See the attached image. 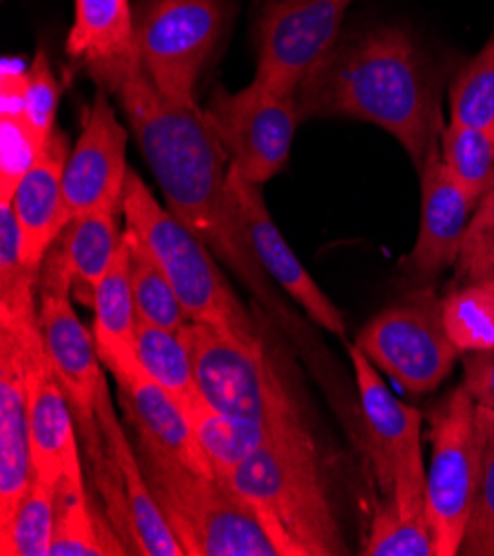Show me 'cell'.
<instances>
[{
    "mask_svg": "<svg viewBox=\"0 0 494 556\" xmlns=\"http://www.w3.org/2000/svg\"><path fill=\"white\" fill-rule=\"evenodd\" d=\"M89 78L118 98L167 208L240 277L257 304L280 324L300 326V317L273 291V280L253 255L244 219L229 189V155L202 109L164 98L147 78L138 55L89 72Z\"/></svg>",
    "mask_w": 494,
    "mask_h": 556,
    "instance_id": "cell-1",
    "label": "cell"
},
{
    "mask_svg": "<svg viewBox=\"0 0 494 556\" xmlns=\"http://www.w3.org/2000/svg\"><path fill=\"white\" fill-rule=\"evenodd\" d=\"M300 121L353 118L389 131L419 174L446 129L421 49L400 27L342 36L295 91Z\"/></svg>",
    "mask_w": 494,
    "mask_h": 556,
    "instance_id": "cell-2",
    "label": "cell"
},
{
    "mask_svg": "<svg viewBox=\"0 0 494 556\" xmlns=\"http://www.w3.org/2000/svg\"><path fill=\"white\" fill-rule=\"evenodd\" d=\"M349 357L368 432V457L381 492L362 554L434 556L426 508L421 413L389 391L355 344L349 346Z\"/></svg>",
    "mask_w": 494,
    "mask_h": 556,
    "instance_id": "cell-3",
    "label": "cell"
},
{
    "mask_svg": "<svg viewBox=\"0 0 494 556\" xmlns=\"http://www.w3.org/2000/svg\"><path fill=\"white\" fill-rule=\"evenodd\" d=\"M219 477L257 513L287 556L351 554L315 428L276 434Z\"/></svg>",
    "mask_w": 494,
    "mask_h": 556,
    "instance_id": "cell-4",
    "label": "cell"
},
{
    "mask_svg": "<svg viewBox=\"0 0 494 556\" xmlns=\"http://www.w3.org/2000/svg\"><path fill=\"white\" fill-rule=\"evenodd\" d=\"M38 313L45 349L72 406L83 451L87 481H91L106 519L136 554L127 494L121 470L106 448L98 419V402L106 383L93 332L80 321L72 304V280L61 242L49 249L38 282Z\"/></svg>",
    "mask_w": 494,
    "mask_h": 556,
    "instance_id": "cell-5",
    "label": "cell"
},
{
    "mask_svg": "<svg viewBox=\"0 0 494 556\" xmlns=\"http://www.w3.org/2000/svg\"><path fill=\"white\" fill-rule=\"evenodd\" d=\"M123 217L127 229L144 242L169 277L191 321L215 328L244 349L266 344L259 319L240 302L213 251L169 208H164L131 169L123 195Z\"/></svg>",
    "mask_w": 494,
    "mask_h": 556,
    "instance_id": "cell-6",
    "label": "cell"
},
{
    "mask_svg": "<svg viewBox=\"0 0 494 556\" xmlns=\"http://www.w3.org/2000/svg\"><path fill=\"white\" fill-rule=\"evenodd\" d=\"M134 448L155 504L185 556H287L227 479L195 472L149 451L140 441H134Z\"/></svg>",
    "mask_w": 494,
    "mask_h": 556,
    "instance_id": "cell-7",
    "label": "cell"
},
{
    "mask_svg": "<svg viewBox=\"0 0 494 556\" xmlns=\"http://www.w3.org/2000/svg\"><path fill=\"white\" fill-rule=\"evenodd\" d=\"M182 336L193 357L200 391L215 410L273 430L315 428L304 395L266 344L244 349L198 321H189Z\"/></svg>",
    "mask_w": 494,
    "mask_h": 556,
    "instance_id": "cell-8",
    "label": "cell"
},
{
    "mask_svg": "<svg viewBox=\"0 0 494 556\" xmlns=\"http://www.w3.org/2000/svg\"><path fill=\"white\" fill-rule=\"evenodd\" d=\"M225 25L219 0H144L138 8V59L164 98L198 106L195 87Z\"/></svg>",
    "mask_w": 494,
    "mask_h": 556,
    "instance_id": "cell-9",
    "label": "cell"
},
{
    "mask_svg": "<svg viewBox=\"0 0 494 556\" xmlns=\"http://www.w3.org/2000/svg\"><path fill=\"white\" fill-rule=\"evenodd\" d=\"M355 346L375 368L417 397L436 391L461 355L448 338L442 300L432 289H419L383 308L362 328Z\"/></svg>",
    "mask_w": 494,
    "mask_h": 556,
    "instance_id": "cell-10",
    "label": "cell"
},
{
    "mask_svg": "<svg viewBox=\"0 0 494 556\" xmlns=\"http://www.w3.org/2000/svg\"><path fill=\"white\" fill-rule=\"evenodd\" d=\"M432 459L426 483L428 526L434 556H455L468 528L477 475V404L464 383L430 415Z\"/></svg>",
    "mask_w": 494,
    "mask_h": 556,
    "instance_id": "cell-11",
    "label": "cell"
},
{
    "mask_svg": "<svg viewBox=\"0 0 494 556\" xmlns=\"http://www.w3.org/2000/svg\"><path fill=\"white\" fill-rule=\"evenodd\" d=\"M202 114L233 169L257 187L284 169L302 125L295 96H282L255 78L240 91L215 89Z\"/></svg>",
    "mask_w": 494,
    "mask_h": 556,
    "instance_id": "cell-12",
    "label": "cell"
},
{
    "mask_svg": "<svg viewBox=\"0 0 494 556\" xmlns=\"http://www.w3.org/2000/svg\"><path fill=\"white\" fill-rule=\"evenodd\" d=\"M355 0H266L257 23L255 80L295 96L306 76L342 38Z\"/></svg>",
    "mask_w": 494,
    "mask_h": 556,
    "instance_id": "cell-13",
    "label": "cell"
},
{
    "mask_svg": "<svg viewBox=\"0 0 494 556\" xmlns=\"http://www.w3.org/2000/svg\"><path fill=\"white\" fill-rule=\"evenodd\" d=\"M18 340L25 359L34 475L56 490L63 483L87 481L76 419L63 386L51 368L42 330Z\"/></svg>",
    "mask_w": 494,
    "mask_h": 556,
    "instance_id": "cell-14",
    "label": "cell"
},
{
    "mask_svg": "<svg viewBox=\"0 0 494 556\" xmlns=\"http://www.w3.org/2000/svg\"><path fill=\"white\" fill-rule=\"evenodd\" d=\"M106 89L98 87L85 106L83 129L65 166V206L72 217L98 206H121L129 176V134Z\"/></svg>",
    "mask_w": 494,
    "mask_h": 556,
    "instance_id": "cell-15",
    "label": "cell"
},
{
    "mask_svg": "<svg viewBox=\"0 0 494 556\" xmlns=\"http://www.w3.org/2000/svg\"><path fill=\"white\" fill-rule=\"evenodd\" d=\"M229 189L244 219L246 236L255 260L295 304H300L311 321L338 338H346V321L340 308L324 295L317 282L308 275L304 264L297 260L282 231L273 222L262 187L249 182L238 169L229 164Z\"/></svg>",
    "mask_w": 494,
    "mask_h": 556,
    "instance_id": "cell-16",
    "label": "cell"
},
{
    "mask_svg": "<svg viewBox=\"0 0 494 556\" xmlns=\"http://www.w3.org/2000/svg\"><path fill=\"white\" fill-rule=\"evenodd\" d=\"M421 182V219L410 255L402 262L404 270L419 285L432 282L436 275L455 266L470 217L477 202L451 178L434 151L419 169Z\"/></svg>",
    "mask_w": 494,
    "mask_h": 556,
    "instance_id": "cell-17",
    "label": "cell"
},
{
    "mask_svg": "<svg viewBox=\"0 0 494 556\" xmlns=\"http://www.w3.org/2000/svg\"><path fill=\"white\" fill-rule=\"evenodd\" d=\"M69 138L56 127L38 160L14 191L12 208L21 227L23 260L42 270L45 257L69 225L65 206V166L69 157Z\"/></svg>",
    "mask_w": 494,
    "mask_h": 556,
    "instance_id": "cell-18",
    "label": "cell"
},
{
    "mask_svg": "<svg viewBox=\"0 0 494 556\" xmlns=\"http://www.w3.org/2000/svg\"><path fill=\"white\" fill-rule=\"evenodd\" d=\"M34 477L23 344L0 330V528L12 521Z\"/></svg>",
    "mask_w": 494,
    "mask_h": 556,
    "instance_id": "cell-19",
    "label": "cell"
},
{
    "mask_svg": "<svg viewBox=\"0 0 494 556\" xmlns=\"http://www.w3.org/2000/svg\"><path fill=\"white\" fill-rule=\"evenodd\" d=\"M118 397L142 446L195 472L217 475L185 408L147 372L121 386Z\"/></svg>",
    "mask_w": 494,
    "mask_h": 556,
    "instance_id": "cell-20",
    "label": "cell"
},
{
    "mask_svg": "<svg viewBox=\"0 0 494 556\" xmlns=\"http://www.w3.org/2000/svg\"><path fill=\"white\" fill-rule=\"evenodd\" d=\"M93 342L102 366L121 386L138 379L144 368L138 355V311L131 291L129 249L123 244L93 295Z\"/></svg>",
    "mask_w": 494,
    "mask_h": 556,
    "instance_id": "cell-21",
    "label": "cell"
},
{
    "mask_svg": "<svg viewBox=\"0 0 494 556\" xmlns=\"http://www.w3.org/2000/svg\"><path fill=\"white\" fill-rule=\"evenodd\" d=\"M98 419L102 428V437L106 441V448L112 453L127 494V508L134 530L136 554L144 556H185L182 545L178 543L174 530L169 528L167 519L162 517L151 488L144 479L140 468L138 455L131 439L127 437L121 417L114 410L112 395H109V386L104 383L100 402H98Z\"/></svg>",
    "mask_w": 494,
    "mask_h": 556,
    "instance_id": "cell-22",
    "label": "cell"
},
{
    "mask_svg": "<svg viewBox=\"0 0 494 556\" xmlns=\"http://www.w3.org/2000/svg\"><path fill=\"white\" fill-rule=\"evenodd\" d=\"M65 49L87 74L138 55L129 0H74V25Z\"/></svg>",
    "mask_w": 494,
    "mask_h": 556,
    "instance_id": "cell-23",
    "label": "cell"
},
{
    "mask_svg": "<svg viewBox=\"0 0 494 556\" xmlns=\"http://www.w3.org/2000/svg\"><path fill=\"white\" fill-rule=\"evenodd\" d=\"M121 206H98L69 219L67 229L59 238L65 266L72 280V295L93 306V295L123 244L118 227Z\"/></svg>",
    "mask_w": 494,
    "mask_h": 556,
    "instance_id": "cell-24",
    "label": "cell"
},
{
    "mask_svg": "<svg viewBox=\"0 0 494 556\" xmlns=\"http://www.w3.org/2000/svg\"><path fill=\"white\" fill-rule=\"evenodd\" d=\"M131 554L98 498L85 481L63 483L56 490V532L51 556H112Z\"/></svg>",
    "mask_w": 494,
    "mask_h": 556,
    "instance_id": "cell-25",
    "label": "cell"
},
{
    "mask_svg": "<svg viewBox=\"0 0 494 556\" xmlns=\"http://www.w3.org/2000/svg\"><path fill=\"white\" fill-rule=\"evenodd\" d=\"M40 270L23 260L21 227L12 204H0V330L16 338L40 332L36 291Z\"/></svg>",
    "mask_w": 494,
    "mask_h": 556,
    "instance_id": "cell-26",
    "label": "cell"
},
{
    "mask_svg": "<svg viewBox=\"0 0 494 556\" xmlns=\"http://www.w3.org/2000/svg\"><path fill=\"white\" fill-rule=\"evenodd\" d=\"M138 355L144 372L187 410L204 400L182 330L153 326L138 317Z\"/></svg>",
    "mask_w": 494,
    "mask_h": 556,
    "instance_id": "cell-27",
    "label": "cell"
},
{
    "mask_svg": "<svg viewBox=\"0 0 494 556\" xmlns=\"http://www.w3.org/2000/svg\"><path fill=\"white\" fill-rule=\"evenodd\" d=\"M187 417L217 475L229 472L244 457L264 446L268 439L287 432L233 419L225 413L215 410L206 400L187 410Z\"/></svg>",
    "mask_w": 494,
    "mask_h": 556,
    "instance_id": "cell-28",
    "label": "cell"
},
{
    "mask_svg": "<svg viewBox=\"0 0 494 556\" xmlns=\"http://www.w3.org/2000/svg\"><path fill=\"white\" fill-rule=\"evenodd\" d=\"M123 238L129 249V275L138 317L160 328L182 330L191 319L182 308L169 277L164 275L157 260L131 229L125 227Z\"/></svg>",
    "mask_w": 494,
    "mask_h": 556,
    "instance_id": "cell-29",
    "label": "cell"
},
{
    "mask_svg": "<svg viewBox=\"0 0 494 556\" xmlns=\"http://www.w3.org/2000/svg\"><path fill=\"white\" fill-rule=\"evenodd\" d=\"M56 532V488L34 477L12 521L0 528L3 556H51Z\"/></svg>",
    "mask_w": 494,
    "mask_h": 556,
    "instance_id": "cell-30",
    "label": "cell"
},
{
    "mask_svg": "<svg viewBox=\"0 0 494 556\" xmlns=\"http://www.w3.org/2000/svg\"><path fill=\"white\" fill-rule=\"evenodd\" d=\"M451 125L494 136V38H490L455 76Z\"/></svg>",
    "mask_w": 494,
    "mask_h": 556,
    "instance_id": "cell-31",
    "label": "cell"
},
{
    "mask_svg": "<svg viewBox=\"0 0 494 556\" xmlns=\"http://www.w3.org/2000/svg\"><path fill=\"white\" fill-rule=\"evenodd\" d=\"M439 153L451 178L477 204L494 189V136L448 123Z\"/></svg>",
    "mask_w": 494,
    "mask_h": 556,
    "instance_id": "cell-32",
    "label": "cell"
},
{
    "mask_svg": "<svg viewBox=\"0 0 494 556\" xmlns=\"http://www.w3.org/2000/svg\"><path fill=\"white\" fill-rule=\"evenodd\" d=\"M479 475L459 554L494 556V410L477 406Z\"/></svg>",
    "mask_w": 494,
    "mask_h": 556,
    "instance_id": "cell-33",
    "label": "cell"
},
{
    "mask_svg": "<svg viewBox=\"0 0 494 556\" xmlns=\"http://www.w3.org/2000/svg\"><path fill=\"white\" fill-rule=\"evenodd\" d=\"M442 317L451 342L459 353L494 349V291L466 285L442 300Z\"/></svg>",
    "mask_w": 494,
    "mask_h": 556,
    "instance_id": "cell-34",
    "label": "cell"
},
{
    "mask_svg": "<svg viewBox=\"0 0 494 556\" xmlns=\"http://www.w3.org/2000/svg\"><path fill=\"white\" fill-rule=\"evenodd\" d=\"M42 147L25 116H0V204L12 202Z\"/></svg>",
    "mask_w": 494,
    "mask_h": 556,
    "instance_id": "cell-35",
    "label": "cell"
},
{
    "mask_svg": "<svg viewBox=\"0 0 494 556\" xmlns=\"http://www.w3.org/2000/svg\"><path fill=\"white\" fill-rule=\"evenodd\" d=\"M63 87L51 70L49 55L38 49L27 72V98H25V121L36 136L47 144L51 134L56 131V111Z\"/></svg>",
    "mask_w": 494,
    "mask_h": 556,
    "instance_id": "cell-36",
    "label": "cell"
},
{
    "mask_svg": "<svg viewBox=\"0 0 494 556\" xmlns=\"http://www.w3.org/2000/svg\"><path fill=\"white\" fill-rule=\"evenodd\" d=\"M494 260V189L483 195L470 217V225L455 262V277L472 285Z\"/></svg>",
    "mask_w": 494,
    "mask_h": 556,
    "instance_id": "cell-37",
    "label": "cell"
},
{
    "mask_svg": "<svg viewBox=\"0 0 494 556\" xmlns=\"http://www.w3.org/2000/svg\"><path fill=\"white\" fill-rule=\"evenodd\" d=\"M464 388L477 406L494 410V349L464 357Z\"/></svg>",
    "mask_w": 494,
    "mask_h": 556,
    "instance_id": "cell-38",
    "label": "cell"
},
{
    "mask_svg": "<svg viewBox=\"0 0 494 556\" xmlns=\"http://www.w3.org/2000/svg\"><path fill=\"white\" fill-rule=\"evenodd\" d=\"M27 72L18 61H3V76H0V116H23L27 98Z\"/></svg>",
    "mask_w": 494,
    "mask_h": 556,
    "instance_id": "cell-39",
    "label": "cell"
},
{
    "mask_svg": "<svg viewBox=\"0 0 494 556\" xmlns=\"http://www.w3.org/2000/svg\"><path fill=\"white\" fill-rule=\"evenodd\" d=\"M472 285H483V287H487V289L494 291V260L487 264V268L477 277V280H474Z\"/></svg>",
    "mask_w": 494,
    "mask_h": 556,
    "instance_id": "cell-40",
    "label": "cell"
}]
</instances>
